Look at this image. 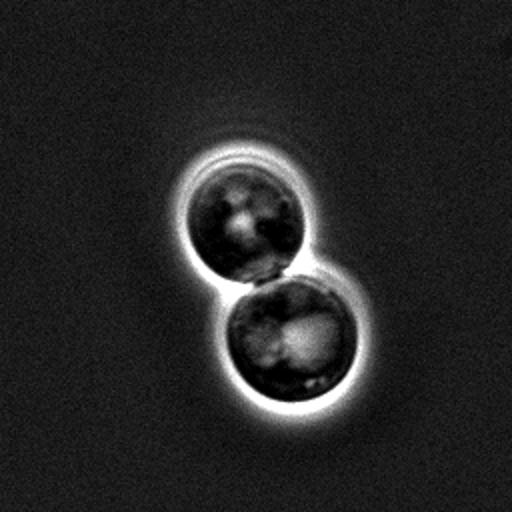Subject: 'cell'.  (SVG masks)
I'll use <instances>...</instances> for the list:
<instances>
[{"label": "cell", "mask_w": 512, "mask_h": 512, "mask_svg": "<svg viewBox=\"0 0 512 512\" xmlns=\"http://www.w3.org/2000/svg\"><path fill=\"white\" fill-rule=\"evenodd\" d=\"M236 376L274 404H310L350 376L360 318L346 292L320 274H284L240 294L224 318Z\"/></svg>", "instance_id": "1"}, {"label": "cell", "mask_w": 512, "mask_h": 512, "mask_svg": "<svg viewBox=\"0 0 512 512\" xmlns=\"http://www.w3.org/2000/svg\"><path fill=\"white\" fill-rule=\"evenodd\" d=\"M184 232L200 264L232 284L282 276L300 256L308 214L296 184L260 158H222L192 184Z\"/></svg>", "instance_id": "2"}]
</instances>
